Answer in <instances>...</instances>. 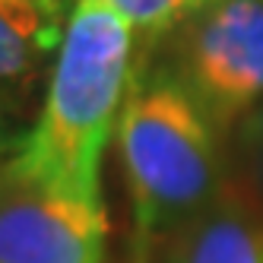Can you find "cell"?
<instances>
[{
    "label": "cell",
    "mask_w": 263,
    "mask_h": 263,
    "mask_svg": "<svg viewBox=\"0 0 263 263\" xmlns=\"http://www.w3.org/2000/svg\"><path fill=\"white\" fill-rule=\"evenodd\" d=\"M134 83V32L102 0H77L35 127L13 165L35 184L105 210L102 156Z\"/></svg>",
    "instance_id": "1"
},
{
    "label": "cell",
    "mask_w": 263,
    "mask_h": 263,
    "mask_svg": "<svg viewBox=\"0 0 263 263\" xmlns=\"http://www.w3.org/2000/svg\"><path fill=\"white\" fill-rule=\"evenodd\" d=\"M222 134L168 77H134L118 118V146L137 219V251L200 216L225 191Z\"/></svg>",
    "instance_id": "2"
},
{
    "label": "cell",
    "mask_w": 263,
    "mask_h": 263,
    "mask_svg": "<svg viewBox=\"0 0 263 263\" xmlns=\"http://www.w3.org/2000/svg\"><path fill=\"white\" fill-rule=\"evenodd\" d=\"M162 70L229 134L263 102V0H203L168 39Z\"/></svg>",
    "instance_id": "3"
},
{
    "label": "cell",
    "mask_w": 263,
    "mask_h": 263,
    "mask_svg": "<svg viewBox=\"0 0 263 263\" xmlns=\"http://www.w3.org/2000/svg\"><path fill=\"white\" fill-rule=\"evenodd\" d=\"M105 210L67 200L0 162V263H105Z\"/></svg>",
    "instance_id": "4"
},
{
    "label": "cell",
    "mask_w": 263,
    "mask_h": 263,
    "mask_svg": "<svg viewBox=\"0 0 263 263\" xmlns=\"http://www.w3.org/2000/svg\"><path fill=\"white\" fill-rule=\"evenodd\" d=\"M137 263H263V200L225 184L200 216L140 248Z\"/></svg>",
    "instance_id": "5"
},
{
    "label": "cell",
    "mask_w": 263,
    "mask_h": 263,
    "mask_svg": "<svg viewBox=\"0 0 263 263\" xmlns=\"http://www.w3.org/2000/svg\"><path fill=\"white\" fill-rule=\"evenodd\" d=\"M64 16L42 0H0V89L39 77L48 54L64 42Z\"/></svg>",
    "instance_id": "6"
},
{
    "label": "cell",
    "mask_w": 263,
    "mask_h": 263,
    "mask_svg": "<svg viewBox=\"0 0 263 263\" xmlns=\"http://www.w3.org/2000/svg\"><path fill=\"white\" fill-rule=\"evenodd\" d=\"M115 10L127 29L143 42V48H156L168 35H175L178 26L191 16L203 0H102Z\"/></svg>",
    "instance_id": "7"
},
{
    "label": "cell",
    "mask_w": 263,
    "mask_h": 263,
    "mask_svg": "<svg viewBox=\"0 0 263 263\" xmlns=\"http://www.w3.org/2000/svg\"><path fill=\"white\" fill-rule=\"evenodd\" d=\"M238 140H241V149H244V156H248L251 172H254L257 187H260L254 194L263 200V102L238 124Z\"/></svg>",
    "instance_id": "8"
},
{
    "label": "cell",
    "mask_w": 263,
    "mask_h": 263,
    "mask_svg": "<svg viewBox=\"0 0 263 263\" xmlns=\"http://www.w3.org/2000/svg\"><path fill=\"white\" fill-rule=\"evenodd\" d=\"M7 146H13V140H7V118H4V105H0V156H4Z\"/></svg>",
    "instance_id": "9"
},
{
    "label": "cell",
    "mask_w": 263,
    "mask_h": 263,
    "mask_svg": "<svg viewBox=\"0 0 263 263\" xmlns=\"http://www.w3.org/2000/svg\"><path fill=\"white\" fill-rule=\"evenodd\" d=\"M42 4H48V7H54V10H61V13H67V7H70V0H42ZM77 4V0H73Z\"/></svg>",
    "instance_id": "10"
}]
</instances>
